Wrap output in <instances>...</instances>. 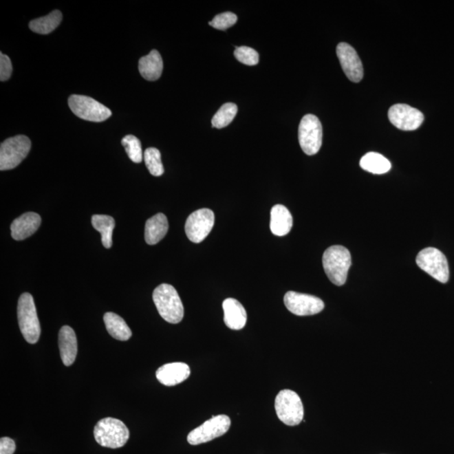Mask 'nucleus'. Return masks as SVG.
Here are the masks:
<instances>
[{
	"label": "nucleus",
	"instance_id": "1",
	"mask_svg": "<svg viewBox=\"0 0 454 454\" xmlns=\"http://www.w3.org/2000/svg\"><path fill=\"white\" fill-rule=\"evenodd\" d=\"M153 298L158 313L166 323L177 324L183 320V303L174 287L162 283L154 290Z\"/></svg>",
	"mask_w": 454,
	"mask_h": 454
},
{
	"label": "nucleus",
	"instance_id": "2",
	"mask_svg": "<svg viewBox=\"0 0 454 454\" xmlns=\"http://www.w3.org/2000/svg\"><path fill=\"white\" fill-rule=\"evenodd\" d=\"M323 263L325 274L332 283L342 286L346 283L352 259L350 252L345 247L336 245L325 250Z\"/></svg>",
	"mask_w": 454,
	"mask_h": 454
},
{
	"label": "nucleus",
	"instance_id": "3",
	"mask_svg": "<svg viewBox=\"0 0 454 454\" xmlns=\"http://www.w3.org/2000/svg\"><path fill=\"white\" fill-rule=\"evenodd\" d=\"M94 436L100 446L116 449L126 445L130 431L120 420L107 418L98 422L94 426Z\"/></svg>",
	"mask_w": 454,
	"mask_h": 454
},
{
	"label": "nucleus",
	"instance_id": "4",
	"mask_svg": "<svg viewBox=\"0 0 454 454\" xmlns=\"http://www.w3.org/2000/svg\"><path fill=\"white\" fill-rule=\"evenodd\" d=\"M17 314L19 325L26 342L30 344L36 343L41 336V325L32 294L24 293L21 295L18 302Z\"/></svg>",
	"mask_w": 454,
	"mask_h": 454
},
{
	"label": "nucleus",
	"instance_id": "5",
	"mask_svg": "<svg viewBox=\"0 0 454 454\" xmlns=\"http://www.w3.org/2000/svg\"><path fill=\"white\" fill-rule=\"evenodd\" d=\"M275 411L280 421L287 426H297L304 418L300 396L290 389H283L276 396Z\"/></svg>",
	"mask_w": 454,
	"mask_h": 454
},
{
	"label": "nucleus",
	"instance_id": "6",
	"mask_svg": "<svg viewBox=\"0 0 454 454\" xmlns=\"http://www.w3.org/2000/svg\"><path fill=\"white\" fill-rule=\"evenodd\" d=\"M32 149V142L28 136L20 135L8 138L0 147V170L17 168L28 157Z\"/></svg>",
	"mask_w": 454,
	"mask_h": 454
},
{
	"label": "nucleus",
	"instance_id": "7",
	"mask_svg": "<svg viewBox=\"0 0 454 454\" xmlns=\"http://www.w3.org/2000/svg\"><path fill=\"white\" fill-rule=\"evenodd\" d=\"M68 105L78 118L93 122H102L112 116L111 109L88 96L74 94L69 97Z\"/></svg>",
	"mask_w": 454,
	"mask_h": 454
},
{
	"label": "nucleus",
	"instance_id": "8",
	"mask_svg": "<svg viewBox=\"0 0 454 454\" xmlns=\"http://www.w3.org/2000/svg\"><path fill=\"white\" fill-rule=\"evenodd\" d=\"M421 270L425 271L437 281L445 283L448 281L449 268L448 260L440 250L427 248L418 253L415 259Z\"/></svg>",
	"mask_w": 454,
	"mask_h": 454
},
{
	"label": "nucleus",
	"instance_id": "9",
	"mask_svg": "<svg viewBox=\"0 0 454 454\" xmlns=\"http://www.w3.org/2000/svg\"><path fill=\"white\" fill-rule=\"evenodd\" d=\"M299 142L305 154L312 156L319 151L323 144V126L314 115L303 117L299 126Z\"/></svg>",
	"mask_w": 454,
	"mask_h": 454
},
{
	"label": "nucleus",
	"instance_id": "10",
	"mask_svg": "<svg viewBox=\"0 0 454 454\" xmlns=\"http://www.w3.org/2000/svg\"><path fill=\"white\" fill-rule=\"evenodd\" d=\"M230 424L232 422L228 415L213 416L188 433V442L191 445H199L221 437L228 431Z\"/></svg>",
	"mask_w": 454,
	"mask_h": 454
},
{
	"label": "nucleus",
	"instance_id": "11",
	"mask_svg": "<svg viewBox=\"0 0 454 454\" xmlns=\"http://www.w3.org/2000/svg\"><path fill=\"white\" fill-rule=\"evenodd\" d=\"M215 224L214 212L207 208L199 209L189 215L185 223V233L189 240L199 244L208 237Z\"/></svg>",
	"mask_w": 454,
	"mask_h": 454
},
{
	"label": "nucleus",
	"instance_id": "12",
	"mask_svg": "<svg viewBox=\"0 0 454 454\" xmlns=\"http://www.w3.org/2000/svg\"><path fill=\"white\" fill-rule=\"evenodd\" d=\"M286 308L294 315L312 316L323 312L325 305L320 298L314 295L289 291L283 298Z\"/></svg>",
	"mask_w": 454,
	"mask_h": 454
},
{
	"label": "nucleus",
	"instance_id": "13",
	"mask_svg": "<svg viewBox=\"0 0 454 454\" xmlns=\"http://www.w3.org/2000/svg\"><path fill=\"white\" fill-rule=\"evenodd\" d=\"M389 120L396 127L402 131H415L424 121L423 114L419 109L406 104L391 106L388 112Z\"/></svg>",
	"mask_w": 454,
	"mask_h": 454
},
{
	"label": "nucleus",
	"instance_id": "14",
	"mask_svg": "<svg viewBox=\"0 0 454 454\" xmlns=\"http://www.w3.org/2000/svg\"><path fill=\"white\" fill-rule=\"evenodd\" d=\"M336 54L347 78L352 82H360L363 77V63L354 48L345 43H339Z\"/></svg>",
	"mask_w": 454,
	"mask_h": 454
},
{
	"label": "nucleus",
	"instance_id": "15",
	"mask_svg": "<svg viewBox=\"0 0 454 454\" xmlns=\"http://www.w3.org/2000/svg\"><path fill=\"white\" fill-rule=\"evenodd\" d=\"M191 376V369L184 363H170L157 370L156 377L162 385L174 386L186 380Z\"/></svg>",
	"mask_w": 454,
	"mask_h": 454
},
{
	"label": "nucleus",
	"instance_id": "16",
	"mask_svg": "<svg viewBox=\"0 0 454 454\" xmlns=\"http://www.w3.org/2000/svg\"><path fill=\"white\" fill-rule=\"evenodd\" d=\"M41 223V218L35 212L23 214L11 224V236L17 241L25 240L39 229Z\"/></svg>",
	"mask_w": 454,
	"mask_h": 454
},
{
	"label": "nucleus",
	"instance_id": "17",
	"mask_svg": "<svg viewBox=\"0 0 454 454\" xmlns=\"http://www.w3.org/2000/svg\"><path fill=\"white\" fill-rule=\"evenodd\" d=\"M222 308L224 310V321L227 327L233 330H241L247 324V312L236 299H226L223 301Z\"/></svg>",
	"mask_w": 454,
	"mask_h": 454
},
{
	"label": "nucleus",
	"instance_id": "18",
	"mask_svg": "<svg viewBox=\"0 0 454 454\" xmlns=\"http://www.w3.org/2000/svg\"><path fill=\"white\" fill-rule=\"evenodd\" d=\"M58 344L61 358L64 365L71 366L78 354L77 338L73 328L64 325L59 332Z\"/></svg>",
	"mask_w": 454,
	"mask_h": 454
},
{
	"label": "nucleus",
	"instance_id": "19",
	"mask_svg": "<svg viewBox=\"0 0 454 454\" xmlns=\"http://www.w3.org/2000/svg\"><path fill=\"white\" fill-rule=\"evenodd\" d=\"M293 226V217L282 204H276L271 210L270 229L278 237L285 236Z\"/></svg>",
	"mask_w": 454,
	"mask_h": 454
},
{
	"label": "nucleus",
	"instance_id": "20",
	"mask_svg": "<svg viewBox=\"0 0 454 454\" xmlns=\"http://www.w3.org/2000/svg\"><path fill=\"white\" fill-rule=\"evenodd\" d=\"M164 69L160 53L157 50L151 51L149 55L142 56L139 61L140 74L147 80L155 81L161 77Z\"/></svg>",
	"mask_w": 454,
	"mask_h": 454
},
{
	"label": "nucleus",
	"instance_id": "21",
	"mask_svg": "<svg viewBox=\"0 0 454 454\" xmlns=\"http://www.w3.org/2000/svg\"><path fill=\"white\" fill-rule=\"evenodd\" d=\"M169 221L162 213L155 215L147 219L145 226V240L149 245H155L164 239L168 233Z\"/></svg>",
	"mask_w": 454,
	"mask_h": 454
},
{
	"label": "nucleus",
	"instance_id": "22",
	"mask_svg": "<svg viewBox=\"0 0 454 454\" xmlns=\"http://www.w3.org/2000/svg\"><path fill=\"white\" fill-rule=\"evenodd\" d=\"M104 321L109 334L119 340H127L131 338L132 332L122 317L116 313L105 314Z\"/></svg>",
	"mask_w": 454,
	"mask_h": 454
},
{
	"label": "nucleus",
	"instance_id": "23",
	"mask_svg": "<svg viewBox=\"0 0 454 454\" xmlns=\"http://www.w3.org/2000/svg\"><path fill=\"white\" fill-rule=\"evenodd\" d=\"M62 20V13L59 10H54L44 17L30 21L29 28L33 32L47 35L58 28Z\"/></svg>",
	"mask_w": 454,
	"mask_h": 454
},
{
	"label": "nucleus",
	"instance_id": "24",
	"mask_svg": "<svg viewBox=\"0 0 454 454\" xmlns=\"http://www.w3.org/2000/svg\"><path fill=\"white\" fill-rule=\"evenodd\" d=\"M360 166L363 170L374 174H383L391 169V162L383 155L369 153L361 158Z\"/></svg>",
	"mask_w": 454,
	"mask_h": 454
},
{
	"label": "nucleus",
	"instance_id": "25",
	"mask_svg": "<svg viewBox=\"0 0 454 454\" xmlns=\"http://www.w3.org/2000/svg\"><path fill=\"white\" fill-rule=\"evenodd\" d=\"M94 228L100 233L102 244L105 248L112 247V234L116 222L113 217L106 215H94L92 217Z\"/></svg>",
	"mask_w": 454,
	"mask_h": 454
},
{
	"label": "nucleus",
	"instance_id": "26",
	"mask_svg": "<svg viewBox=\"0 0 454 454\" xmlns=\"http://www.w3.org/2000/svg\"><path fill=\"white\" fill-rule=\"evenodd\" d=\"M237 106L233 103H226L221 106L212 118V127L217 129L224 128L233 122L237 116Z\"/></svg>",
	"mask_w": 454,
	"mask_h": 454
},
{
	"label": "nucleus",
	"instance_id": "27",
	"mask_svg": "<svg viewBox=\"0 0 454 454\" xmlns=\"http://www.w3.org/2000/svg\"><path fill=\"white\" fill-rule=\"evenodd\" d=\"M143 159L145 160L147 168L151 175L159 177L164 174V165H162L161 153L158 149L155 147H149L144 153Z\"/></svg>",
	"mask_w": 454,
	"mask_h": 454
},
{
	"label": "nucleus",
	"instance_id": "28",
	"mask_svg": "<svg viewBox=\"0 0 454 454\" xmlns=\"http://www.w3.org/2000/svg\"><path fill=\"white\" fill-rule=\"evenodd\" d=\"M121 144L126 149L129 158L136 164H140L143 159V153L142 149V144L138 138L135 136L128 135L125 136L121 141Z\"/></svg>",
	"mask_w": 454,
	"mask_h": 454
},
{
	"label": "nucleus",
	"instance_id": "29",
	"mask_svg": "<svg viewBox=\"0 0 454 454\" xmlns=\"http://www.w3.org/2000/svg\"><path fill=\"white\" fill-rule=\"evenodd\" d=\"M235 58L248 66H255L259 62V54L255 49L248 47H237L234 52Z\"/></svg>",
	"mask_w": 454,
	"mask_h": 454
},
{
	"label": "nucleus",
	"instance_id": "30",
	"mask_svg": "<svg viewBox=\"0 0 454 454\" xmlns=\"http://www.w3.org/2000/svg\"><path fill=\"white\" fill-rule=\"evenodd\" d=\"M237 21V14L233 12L219 14L212 20L209 25L215 29L225 30L232 28Z\"/></svg>",
	"mask_w": 454,
	"mask_h": 454
},
{
	"label": "nucleus",
	"instance_id": "31",
	"mask_svg": "<svg viewBox=\"0 0 454 454\" xmlns=\"http://www.w3.org/2000/svg\"><path fill=\"white\" fill-rule=\"evenodd\" d=\"M12 63L7 55L0 53V80H8L12 74Z\"/></svg>",
	"mask_w": 454,
	"mask_h": 454
},
{
	"label": "nucleus",
	"instance_id": "32",
	"mask_svg": "<svg viewBox=\"0 0 454 454\" xmlns=\"http://www.w3.org/2000/svg\"><path fill=\"white\" fill-rule=\"evenodd\" d=\"M17 449V445L13 439L1 437L0 439V454H13Z\"/></svg>",
	"mask_w": 454,
	"mask_h": 454
}]
</instances>
